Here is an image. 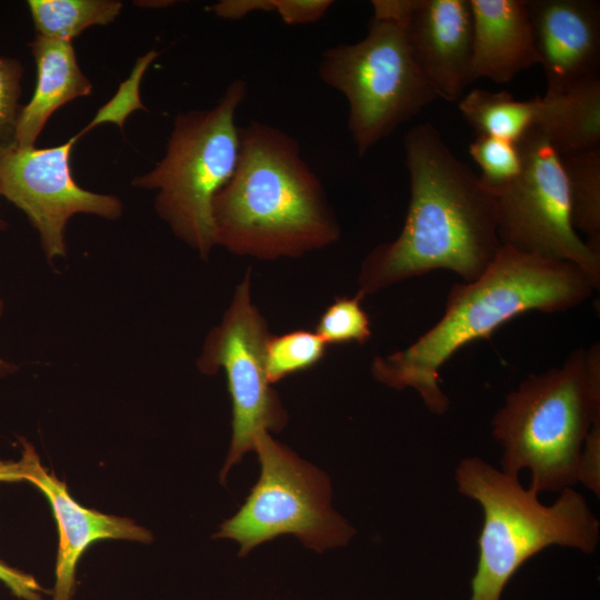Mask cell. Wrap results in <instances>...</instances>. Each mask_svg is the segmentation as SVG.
<instances>
[{
	"mask_svg": "<svg viewBox=\"0 0 600 600\" xmlns=\"http://www.w3.org/2000/svg\"><path fill=\"white\" fill-rule=\"evenodd\" d=\"M0 581L21 600H43L46 590L33 576L9 566L0 559Z\"/></svg>",
	"mask_w": 600,
	"mask_h": 600,
	"instance_id": "obj_28",
	"label": "cell"
},
{
	"mask_svg": "<svg viewBox=\"0 0 600 600\" xmlns=\"http://www.w3.org/2000/svg\"><path fill=\"white\" fill-rule=\"evenodd\" d=\"M239 131L238 164L212 203L216 246L274 260L334 243L340 226L299 142L260 121Z\"/></svg>",
	"mask_w": 600,
	"mask_h": 600,
	"instance_id": "obj_3",
	"label": "cell"
},
{
	"mask_svg": "<svg viewBox=\"0 0 600 600\" xmlns=\"http://www.w3.org/2000/svg\"><path fill=\"white\" fill-rule=\"evenodd\" d=\"M454 481L458 491L476 501L483 513L469 600H501L523 563L551 546L590 554L599 544L600 522L573 488L544 504L519 477L479 457L461 459Z\"/></svg>",
	"mask_w": 600,
	"mask_h": 600,
	"instance_id": "obj_5",
	"label": "cell"
},
{
	"mask_svg": "<svg viewBox=\"0 0 600 600\" xmlns=\"http://www.w3.org/2000/svg\"><path fill=\"white\" fill-rule=\"evenodd\" d=\"M600 421V344L573 350L560 367L523 379L491 419L501 470L530 472L538 494L578 482L581 451Z\"/></svg>",
	"mask_w": 600,
	"mask_h": 600,
	"instance_id": "obj_4",
	"label": "cell"
},
{
	"mask_svg": "<svg viewBox=\"0 0 600 600\" xmlns=\"http://www.w3.org/2000/svg\"><path fill=\"white\" fill-rule=\"evenodd\" d=\"M246 97L247 83L234 79L212 108L178 113L162 159L132 181L136 187L158 190L159 216L203 258L216 246L213 199L238 164L236 114Z\"/></svg>",
	"mask_w": 600,
	"mask_h": 600,
	"instance_id": "obj_6",
	"label": "cell"
},
{
	"mask_svg": "<svg viewBox=\"0 0 600 600\" xmlns=\"http://www.w3.org/2000/svg\"><path fill=\"white\" fill-rule=\"evenodd\" d=\"M578 482L591 490L597 497L600 494V421L591 428L584 441L579 469Z\"/></svg>",
	"mask_w": 600,
	"mask_h": 600,
	"instance_id": "obj_27",
	"label": "cell"
},
{
	"mask_svg": "<svg viewBox=\"0 0 600 600\" xmlns=\"http://www.w3.org/2000/svg\"><path fill=\"white\" fill-rule=\"evenodd\" d=\"M566 172L571 221L600 253V148L561 154Z\"/></svg>",
	"mask_w": 600,
	"mask_h": 600,
	"instance_id": "obj_19",
	"label": "cell"
},
{
	"mask_svg": "<svg viewBox=\"0 0 600 600\" xmlns=\"http://www.w3.org/2000/svg\"><path fill=\"white\" fill-rule=\"evenodd\" d=\"M600 280L562 260L502 246L484 273L472 282L454 283L441 319L408 348L378 356L373 378L396 390L413 389L433 414L450 406L440 387L441 367L461 348L528 311L562 312L587 301Z\"/></svg>",
	"mask_w": 600,
	"mask_h": 600,
	"instance_id": "obj_2",
	"label": "cell"
},
{
	"mask_svg": "<svg viewBox=\"0 0 600 600\" xmlns=\"http://www.w3.org/2000/svg\"><path fill=\"white\" fill-rule=\"evenodd\" d=\"M79 138L48 148L0 147V194L27 214L50 260L66 254L64 229L73 214L118 219L122 212L117 197L82 189L73 179L70 153Z\"/></svg>",
	"mask_w": 600,
	"mask_h": 600,
	"instance_id": "obj_11",
	"label": "cell"
},
{
	"mask_svg": "<svg viewBox=\"0 0 600 600\" xmlns=\"http://www.w3.org/2000/svg\"><path fill=\"white\" fill-rule=\"evenodd\" d=\"M250 286V272H247L221 323L209 333L198 361L204 373L224 371L232 402V439L221 481L253 450L259 432L280 431L288 420L266 376L264 347L270 333L251 301Z\"/></svg>",
	"mask_w": 600,
	"mask_h": 600,
	"instance_id": "obj_10",
	"label": "cell"
},
{
	"mask_svg": "<svg viewBox=\"0 0 600 600\" xmlns=\"http://www.w3.org/2000/svg\"><path fill=\"white\" fill-rule=\"evenodd\" d=\"M546 96L599 77L600 8L593 0L527 1Z\"/></svg>",
	"mask_w": 600,
	"mask_h": 600,
	"instance_id": "obj_12",
	"label": "cell"
},
{
	"mask_svg": "<svg viewBox=\"0 0 600 600\" xmlns=\"http://www.w3.org/2000/svg\"><path fill=\"white\" fill-rule=\"evenodd\" d=\"M404 30L438 98L458 102L472 82L473 22L469 0H413Z\"/></svg>",
	"mask_w": 600,
	"mask_h": 600,
	"instance_id": "obj_14",
	"label": "cell"
},
{
	"mask_svg": "<svg viewBox=\"0 0 600 600\" xmlns=\"http://www.w3.org/2000/svg\"><path fill=\"white\" fill-rule=\"evenodd\" d=\"M26 481V468L22 460H0V482Z\"/></svg>",
	"mask_w": 600,
	"mask_h": 600,
	"instance_id": "obj_30",
	"label": "cell"
},
{
	"mask_svg": "<svg viewBox=\"0 0 600 600\" xmlns=\"http://www.w3.org/2000/svg\"><path fill=\"white\" fill-rule=\"evenodd\" d=\"M331 0H272V12L289 26H302L319 21L329 8Z\"/></svg>",
	"mask_w": 600,
	"mask_h": 600,
	"instance_id": "obj_26",
	"label": "cell"
},
{
	"mask_svg": "<svg viewBox=\"0 0 600 600\" xmlns=\"http://www.w3.org/2000/svg\"><path fill=\"white\" fill-rule=\"evenodd\" d=\"M520 174L491 191L502 246L523 253L572 262L600 280V253L574 230L561 154L537 129L517 142Z\"/></svg>",
	"mask_w": 600,
	"mask_h": 600,
	"instance_id": "obj_9",
	"label": "cell"
},
{
	"mask_svg": "<svg viewBox=\"0 0 600 600\" xmlns=\"http://www.w3.org/2000/svg\"><path fill=\"white\" fill-rule=\"evenodd\" d=\"M364 297H341L327 307L320 316L316 333L328 344L356 342L363 344L371 337L370 319L361 306Z\"/></svg>",
	"mask_w": 600,
	"mask_h": 600,
	"instance_id": "obj_22",
	"label": "cell"
},
{
	"mask_svg": "<svg viewBox=\"0 0 600 600\" xmlns=\"http://www.w3.org/2000/svg\"><path fill=\"white\" fill-rule=\"evenodd\" d=\"M7 224L6 222L0 218V230L6 229Z\"/></svg>",
	"mask_w": 600,
	"mask_h": 600,
	"instance_id": "obj_32",
	"label": "cell"
},
{
	"mask_svg": "<svg viewBox=\"0 0 600 600\" xmlns=\"http://www.w3.org/2000/svg\"><path fill=\"white\" fill-rule=\"evenodd\" d=\"M469 153L481 170V182L490 191L508 186L522 170L518 144L504 139L478 136L469 144Z\"/></svg>",
	"mask_w": 600,
	"mask_h": 600,
	"instance_id": "obj_23",
	"label": "cell"
},
{
	"mask_svg": "<svg viewBox=\"0 0 600 600\" xmlns=\"http://www.w3.org/2000/svg\"><path fill=\"white\" fill-rule=\"evenodd\" d=\"M211 12L226 20H239L253 12H272L271 0H221L210 7Z\"/></svg>",
	"mask_w": 600,
	"mask_h": 600,
	"instance_id": "obj_29",
	"label": "cell"
},
{
	"mask_svg": "<svg viewBox=\"0 0 600 600\" xmlns=\"http://www.w3.org/2000/svg\"><path fill=\"white\" fill-rule=\"evenodd\" d=\"M37 34L71 41L87 28L112 22L122 9L118 0H29Z\"/></svg>",
	"mask_w": 600,
	"mask_h": 600,
	"instance_id": "obj_20",
	"label": "cell"
},
{
	"mask_svg": "<svg viewBox=\"0 0 600 600\" xmlns=\"http://www.w3.org/2000/svg\"><path fill=\"white\" fill-rule=\"evenodd\" d=\"M473 43L471 78L510 82L540 64L527 0H469Z\"/></svg>",
	"mask_w": 600,
	"mask_h": 600,
	"instance_id": "obj_15",
	"label": "cell"
},
{
	"mask_svg": "<svg viewBox=\"0 0 600 600\" xmlns=\"http://www.w3.org/2000/svg\"><path fill=\"white\" fill-rule=\"evenodd\" d=\"M327 344L312 331L270 336L264 347V370L270 384L308 370L324 356Z\"/></svg>",
	"mask_w": 600,
	"mask_h": 600,
	"instance_id": "obj_21",
	"label": "cell"
},
{
	"mask_svg": "<svg viewBox=\"0 0 600 600\" xmlns=\"http://www.w3.org/2000/svg\"><path fill=\"white\" fill-rule=\"evenodd\" d=\"M157 56L158 53L156 51H150L139 58L131 77L122 82L116 96L98 110L92 121L80 131L81 136L103 122H114L122 128L126 118L133 110H146L139 99V83L143 72Z\"/></svg>",
	"mask_w": 600,
	"mask_h": 600,
	"instance_id": "obj_24",
	"label": "cell"
},
{
	"mask_svg": "<svg viewBox=\"0 0 600 600\" xmlns=\"http://www.w3.org/2000/svg\"><path fill=\"white\" fill-rule=\"evenodd\" d=\"M2 310H3V302L0 300V316L2 313ZM4 367V363L3 361L0 359V368Z\"/></svg>",
	"mask_w": 600,
	"mask_h": 600,
	"instance_id": "obj_31",
	"label": "cell"
},
{
	"mask_svg": "<svg viewBox=\"0 0 600 600\" xmlns=\"http://www.w3.org/2000/svg\"><path fill=\"white\" fill-rule=\"evenodd\" d=\"M23 67L19 60L0 57V147L4 136L13 131L20 110Z\"/></svg>",
	"mask_w": 600,
	"mask_h": 600,
	"instance_id": "obj_25",
	"label": "cell"
},
{
	"mask_svg": "<svg viewBox=\"0 0 600 600\" xmlns=\"http://www.w3.org/2000/svg\"><path fill=\"white\" fill-rule=\"evenodd\" d=\"M21 460L26 481L36 486L49 501L58 528V551L52 600H72L78 562L87 548L104 539L148 543L152 534L134 521L88 509L69 493L67 484L48 472L33 447L23 441Z\"/></svg>",
	"mask_w": 600,
	"mask_h": 600,
	"instance_id": "obj_13",
	"label": "cell"
},
{
	"mask_svg": "<svg viewBox=\"0 0 600 600\" xmlns=\"http://www.w3.org/2000/svg\"><path fill=\"white\" fill-rule=\"evenodd\" d=\"M533 128L560 154L599 148L600 78L578 83L559 94L537 97Z\"/></svg>",
	"mask_w": 600,
	"mask_h": 600,
	"instance_id": "obj_17",
	"label": "cell"
},
{
	"mask_svg": "<svg viewBox=\"0 0 600 600\" xmlns=\"http://www.w3.org/2000/svg\"><path fill=\"white\" fill-rule=\"evenodd\" d=\"M37 66L36 89L30 101L20 108L13 143L33 147L46 122L63 104L91 93L92 83L81 71L71 41L37 34L29 43Z\"/></svg>",
	"mask_w": 600,
	"mask_h": 600,
	"instance_id": "obj_16",
	"label": "cell"
},
{
	"mask_svg": "<svg viewBox=\"0 0 600 600\" xmlns=\"http://www.w3.org/2000/svg\"><path fill=\"white\" fill-rule=\"evenodd\" d=\"M410 201L398 237L377 246L358 278L363 297L433 270L480 278L502 247L492 192L448 148L431 123L404 136Z\"/></svg>",
	"mask_w": 600,
	"mask_h": 600,
	"instance_id": "obj_1",
	"label": "cell"
},
{
	"mask_svg": "<svg viewBox=\"0 0 600 600\" xmlns=\"http://www.w3.org/2000/svg\"><path fill=\"white\" fill-rule=\"evenodd\" d=\"M318 72L348 101V129L359 157L438 98L404 27L388 19L372 17L363 39L326 49Z\"/></svg>",
	"mask_w": 600,
	"mask_h": 600,
	"instance_id": "obj_7",
	"label": "cell"
},
{
	"mask_svg": "<svg viewBox=\"0 0 600 600\" xmlns=\"http://www.w3.org/2000/svg\"><path fill=\"white\" fill-rule=\"evenodd\" d=\"M253 450L261 466L260 478L214 538L237 541L240 556L283 534L296 536L318 552L348 543L356 530L333 510L324 472L272 439L268 431L256 436Z\"/></svg>",
	"mask_w": 600,
	"mask_h": 600,
	"instance_id": "obj_8",
	"label": "cell"
},
{
	"mask_svg": "<svg viewBox=\"0 0 600 600\" xmlns=\"http://www.w3.org/2000/svg\"><path fill=\"white\" fill-rule=\"evenodd\" d=\"M458 108L478 136L517 143L534 127L537 97L518 100L508 91L472 89L461 97Z\"/></svg>",
	"mask_w": 600,
	"mask_h": 600,
	"instance_id": "obj_18",
	"label": "cell"
}]
</instances>
